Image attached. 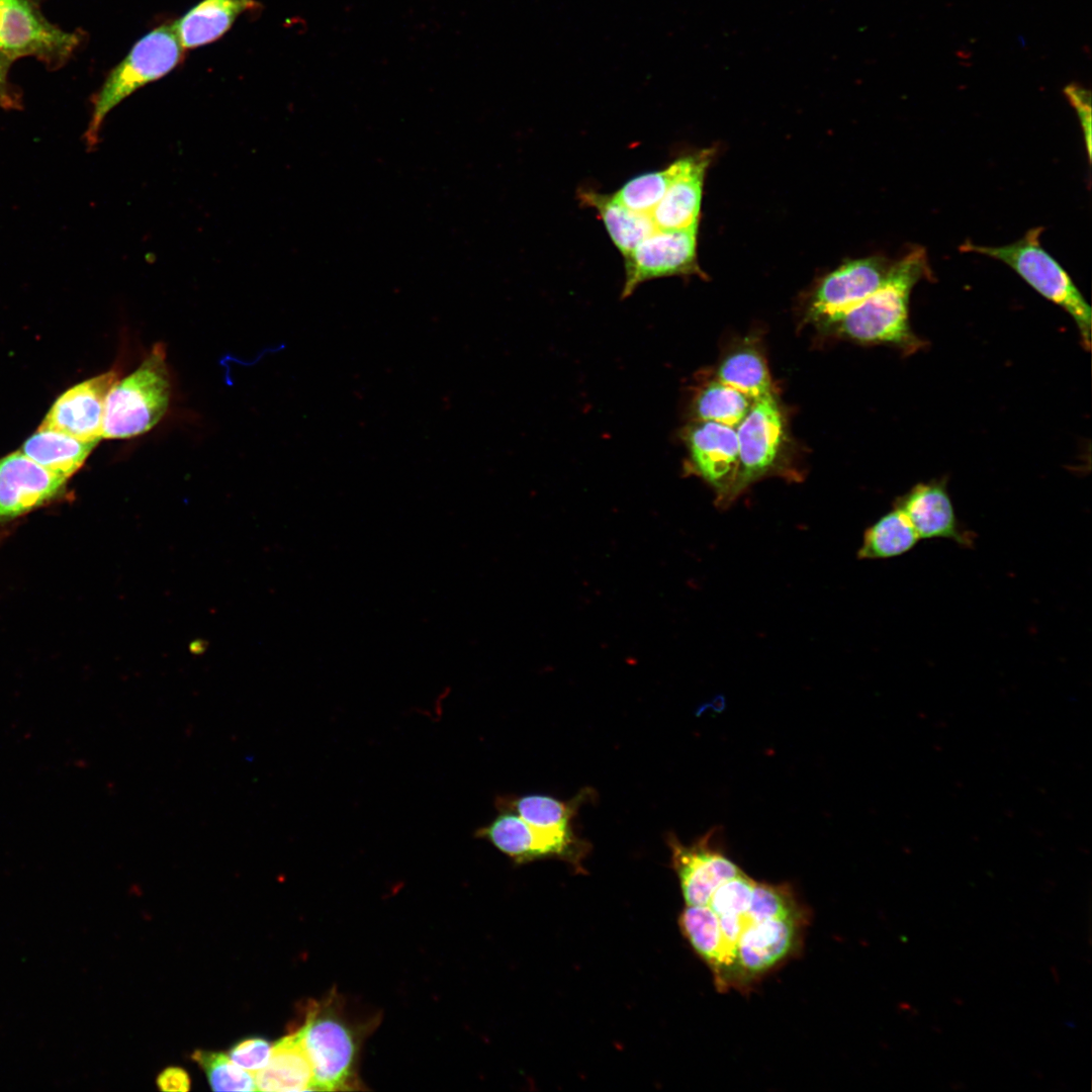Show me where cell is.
Wrapping results in <instances>:
<instances>
[{"mask_svg":"<svg viewBox=\"0 0 1092 1092\" xmlns=\"http://www.w3.org/2000/svg\"><path fill=\"white\" fill-rule=\"evenodd\" d=\"M12 60L0 52V107L4 109H21V91L9 80V69Z\"/></svg>","mask_w":1092,"mask_h":1092,"instance_id":"30","label":"cell"},{"mask_svg":"<svg viewBox=\"0 0 1092 1092\" xmlns=\"http://www.w3.org/2000/svg\"><path fill=\"white\" fill-rule=\"evenodd\" d=\"M894 507L901 510L920 539H947L964 548L974 544V534L964 528L944 483L921 482L898 497Z\"/></svg>","mask_w":1092,"mask_h":1092,"instance_id":"16","label":"cell"},{"mask_svg":"<svg viewBox=\"0 0 1092 1092\" xmlns=\"http://www.w3.org/2000/svg\"><path fill=\"white\" fill-rule=\"evenodd\" d=\"M272 1045L265 1038L248 1037L234 1044L229 1057L239 1067L255 1074L267 1065Z\"/></svg>","mask_w":1092,"mask_h":1092,"instance_id":"28","label":"cell"},{"mask_svg":"<svg viewBox=\"0 0 1092 1092\" xmlns=\"http://www.w3.org/2000/svg\"><path fill=\"white\" fill-rule=\"evenodd\" d=\"M1043 228L1030 229L1020 240L1001 247L967 242L961 250L1002 261L1046 299L1064 308L1074 320L1085 348L1090 347L1091 306L1069 274L1039 243Z\"/></svg>","mask_w":1092,"mask_h":1092,"instance_id":"6","label":"cell"},{"mask_svg":"<svg viewBox=\"0 0 1092 1092\" xmlns=\"http://www.w3.org/2000/svg\"><path fill=\"white\" fill-rule=\"evenodd\" d=\"M1071 105L1076 109L1084 133V141L1089 161L1091 160V92L1079 84L1072 83L1064 88Z\"/></svg>","mask_w":1092,"mask_h":1092,"instance_id":"29","label":"cell"},{"mask_svg":"<svg viewBox=\"0 0 1092 1092\" xmlns=\"http://www.w3.org/2000/svg\"><path fill=\"white\" fill-rule=\"evenodd\" d=\"M718 835L717 828H711L690 844L682 843L672 832L666 835L685 906L705 905L722 882L742 872L720 847Z\"/></svg>","mask_w":1092,"mask_h":1092,"instance_id":"9","label":"cell"},{"mask_svg":"<svg viewBox=\"0 0 1092 1092\" xmlns=\"http://www.w3.org/2000/svg\"><path fill=\"white\" fill-rule=\"evenodd\" d=\"M754 918L736 944L733 989L745 991L800 952L809 922L791 885L756 881Z\"/></svg>","mask_w":1092,"mask_h":1092,"instance_id":"1","label":"cell"},{"mask_svg":"<svg viewBox=\"0 0 1092 1092\" xmlns=\"http://www.w3.org/2000/svg\"><path fill=\"white\" fill-rule=\"evenodd\" d=\"M717 380L756 400L772 391L768 369L753 349H741L727 356L717 370Z\"/></svg>","mask_w":1092,"mask_h":1092,"instance_id":"24","label":"cell"},{"mask_svg":"<svg viewBox=\"0 0 1092 1092\" xmlns=\"http://www.w3.org/2000/svg\"><path fill=\"white\" fill-rule=\"evenodd\" d=\"M366 1029L348 1018L339 995L330 994L307 1005L297 1032L311 1065L314 1090L358 1088V1060Z\"/></svg>","mask_w":1092,"mask_h":1092,"instance_id":"3","label":"cell"},{"mask_svg":"<svg viewBox=\"0 0 1092 1092\" xmlns=\"http://www.w3.org/2000/svg\"><path fill=\"white\" fill-rule=\"evenodd\" d=\"M82 40L80 32L51 23L31 0H0V52L14 61L32 57L48 69L64 66Z\"/></svg>","mask_w":1092,"mask_h":1092,"instance_id":"7","label":"cell"},{"mask_svg":"<svg viewBox=\"0 0 1092 1092\" xmlns=\"http://www.w3.org/2000/svg\"><path fill=\"white\" fill-rule=\"evenodd\" d=\"M710 158L709 151L684 157L680 172L650 212L657 230L698 228L704 176Z\"/></svg>","mask_w":1092,"mask_h":1092,"instance_id":"17","label":"cell"},{"mask_svg":"<svg viewBox=\"0 0 1092 1092\" xmlns=\"http://www.w3.org/2000/svg\"><path fill=\"white\" fill-rule=\"evenodd\" d=\"M684 158H680L663 170L636 176L627 181L613 196L633 211L650 214L680 172Z\"/></svg>","mask_w":1092,"mask_h":1092,"instance_id":"26","label":"cell"},{"mask_svg":"<svg viewBox=\"0 0 1092 1092\" xmlns=\"http://www.w3.org/2000/svg\"><path fill=\"white\" fill-rule=\"evenodd\" d=\"M891 264L884 258L853 260L826 276L810 305V315L825 324L836 323L868 298L884 281Z\"/></svg>","mask_w":1092,"mask_h":1092,"instance_id":"14","label":"cell"},{"mask_svg":"<svg viewBox=\"0 0 1092 1092\" xmlns=\"http://www.w3.org/2000/svg\"><path fill=\"white\" fill-rule=\"evenodd\" d=\"M739 466L734 499L776 465L785 438L782 411L774 392L752 402L736 427Z\"/></svg>","mask_w":1092,"mask_h":1092,"instance_id":"10","label":"cell"},{"mask_svg":"<svg viewBox=\"0 0 1092 1092\" xmlns=\"http://www.w3.org/2000/svg\"><path fill=\"white\" fill-rule=\"evenodd\" d=\"M98 442L37 430L23 444L22 453L47 470L68 479L82 467Z\"/></svg>","mask_w":1092,"mask_h":1092,"instance_id":"21","label":"cell"},{"mask_svg":"<svg viewBox=\"0 0 1092 1092\" xmlns=\"http://www.w3.org/2000/svg\"><path fill=\"white\" fill-rule=\"evenodd\" d=\"M190 1078L185 1070L178 1067L165 1069L157 1078V1086L162 1091H182L190 1089Z\"/></svg>","mask_w":1092,"mask_h":1092,"instance_id":"31","label":"cell"},{"mask_svg":"<svg viewBox=\"0 0 1092 1092\" xmlns=\"http://www.w3.org/2000/svg\"><path fill=\"white\" fill-rule=\"evenodd\" d=\"M577 196L582 205L596 209L613 244L624 258L642 240L657 230L650 214L629 209L613 194L581 189Z\"/></svg>","mask_w":1092,"mask_h":1092,"instance_id":"20","label":"cell"},{"mask_svg":"<svg viewBox=\"0 0 1092 1092\" xmlns=\"http://www.w3.org/2000/svg\"><path fill=\"white\" fill-rule=\"evenodd\" d=\"M258 6L255 0H202L173 23L183 49H195L224 34L238 16Z\"/></svg>","mask_w":1092,"mask_h":1092,"instance_id":"19","label":"cell"},{"mask_svg":"<svg viewBox=\"0 0 1092 1092\" xmlns=\"http://www.w3.org/2000/svg\"><path fill=\"white\" fill-rule=\"evenodd\" d=\"M920 540L904 513L894 507L866 529L859 559H886L912 550Z\"/></svg>","mask_w":1092,"mask_h":1092,"instance_id":"23","label":"cell"},{"mask_svg":"<svg viewBox=\"0 0 1092 1092\" xmlns=\"http://www.w3.org/2000/svg\"><path fill=\"white\" fill-rule=\"evenodd\" d=\"M254 1077L260 1091L314 1090L311 1065L297 1030L272 1045L267 1065Z\"/></svg>","mask_w":1092,"mask_h":1092,"instance_id":"18","label":"cell"},{"mask_svg":"<svg viewBox=\"0 0 1092 1092\" xmlns=\"http://www.w3.org/2000/svg\"><path fill=\"white\" fill-rule=\"evenodd\" d=\"M182 55L183 48L173 24L154 28L133 44L108 73L92 98V114L83 134L88 151L98 146L108 113L138 89L170 73L180 63Z\"/></svg>","mask_w":1092,"mask_h":1092,"instance_id":"4","label":"cell"},{"mask_svg":"<svg viewBox=\"0 0 1092 1092\" xmlns=\"http://www.w3.org/2000/svg\"><path fill=\"white\" fill-rule=\"evenodd\" d=\"M170 397L166 351L163 344H157L131 374L109 390L102 438L127 439L150 431L166 414Z\"/></svg>","mask_w":1092,"mask_h":1092,"instance_id":"5","label":"cell"},{"mask_svg":"<svg viewBox=\"0 0 1092 1092\" xmlns=\"http://www.w3.org/2000/svg\"><path fill=\"white\" fill-rule=\"evenodd\" d=\"M474 835L517 863L555 857L580 868L590 848L589 842L578 837L574 830L536 827L509 810H498V815L476 829Z\"/></svg>","mask_w":1092,"mask_h":1092,"instance_id":"8","label":"cell"},{"mask_svg":"<svg viewBox=\"0 0 1092 1092\" xmlns=\"http://www.w3.org/2000/svg\"><path fill=\"white\" fill-rule=\"evenodd\" d=\"M929 275L926 252L914 248L891 264L877 290L833 325L859 342L890 343L913 350L919 341L909 324L910 294L915 284Z\"/></svg>","mask_w":1092,"mask_h":1092,"instance_id":"2","label":"cell"},{"mask_svg":"<svg viewBox=\"0 0 1092 1092\" xmlns=\"http://www.w3.org/2000/svg\"><path fill=\"white\" fill-rule=\"evenodd\" d=\"M590 790L563 801L547 795L500 796L495 800L497 810H509L527 823L540 828L573 830L572 820Z\"/></svg>","mask_w":1092,"mask_h":1092,"instance_id":"22","label":"cell"},{"mask_svg":"<svg viewBox=\"0 0 1092 1092\" xmlns=\"http://www.w3.org/2000/svg\"><path fill=\"white\" fill-rule=\"evenodd\" d=\"M192 1059L203 1069L213 1091H255L253 1073L236 1065L222 1053L195 1051Z\"/></svg>","mask_w":1092,"mask_h":1092,"instance_id":"27","label":"cell"},{"mask_svg":"<svg viewBox=\"0 0 1092 1092\" xmlns=\"http://www.w3.org/2000/svg\"><path fill=\"white\" fill-rule=\"evenodd\" d=\"M691 462L696 472L717 491L719 505L734 500L739 466L736 429L697 421L686 435Z\"/></svg>","mask_w":1092,"mask_h":1092,"instance_id":"12","label":"cell"},{"mask_svg":"<svg viewBox=\"0 0 1092 1092\" xmlns=\"http://www.w3.org/2000/svg\"><path fill=\"white\" fill-rule=\"evenodd\" d=\"M697 228L656 230L642 240L625 259L622 297L630 296L647 280L697 271Z\"/></svg>","mask_w":1092,"mask_h":1092,"instance_id":"11","label":"cell"},{"mask_svg":"<svg viewBox=\"0 0 1092 1092\" xmlns=\"http://www.w3.org/2000/svg\"><path fill=\"white\" fill-rule=\"evenodd\" d=\"M118 380L110 370L65 391L54 402L38 430L60 432L83 441L102 438L107 394Z\"/></svg>","mask_w":1092,"mask_h":1092,"instance_id":"15","label":"cell"},{"mask_svg":"<svg viewBox=\"0 0 1092 1092\" xmlns=\"http://www.w3.org/2000/svg\"><path fill=\"white\" fill-rule=\"evenodd\" d=\"M31 1L35 2V1H38V0H31Z\"/></svg>","mask_w":1092,"mask_h":1092,"instance_id":"32","label":"cell"},{"mask_svg":"<svg viewBox=\"0 0 1092 1092\" xmlns=\"http://www.w3.org/2000/svg\"><path fill=\"white\" fill-rule=\"evenodd\" d=\"M752 402L742 392L716 379L698 392L693 402V414L697 421L714 422L736 429Z\"/></svg>","mask_w":1092,"mask_h":1092,"instance_id":"25","label":"cell"},{"mask_svg":"<svg viewBox=\"0 0 1092 1092\" xmlns=\"http://www.w3.org/2000/svg\"><path fill=\"white\" fill-rule=\"evenodd\" d=\"M66 483V478L47 470L22 452L1 458L0 524L57 500L65 493Z\"/></svg>","mask_w":1092,"mask_h":1092,"instance_id":"13","label":"cell"}]
</instances>
